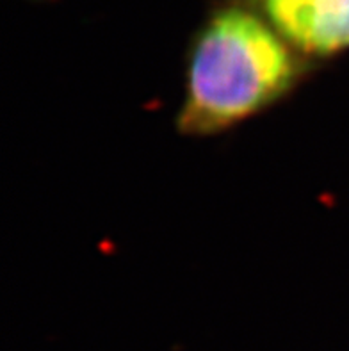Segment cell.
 I'll return each mask as SVG.
<instances>
[{"instance_id": "cell-1", "label": "cell", "mask_w": 349, "mask_h": 351, "mask_svg": "<svg viewBox=\"0 0 349 351\" xmlns=\"http://www.w3.org/2000/svg\"><path fill=\"white\" fill-rule=\"evenodd\" d=\"M312 59L243 4L217 9L187 50L177 127L213 136L265 111L296 88Z\"/></svg>"}, {"instance_id": "cell-2", "label": "cell", "mask_w": 349, "mask_h": 351, "mask_svg": "<svg viewBox=\"0 0 349 351\" xmlns=\"http://www.w3.org/2000/svg\"><path fill=\"white\" fill-rule=\"evenodd\" d=\"M267 20L309 59L349 50V0H237Z\"/></svg>"}]
</instances>
